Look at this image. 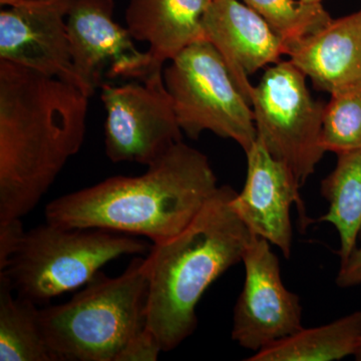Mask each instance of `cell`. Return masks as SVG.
Here are the masks:
<instances>
[{
	"instance_id": "cell-1",
	"label": "cell",
	"mask_w": 361,
	"mask_h": 361,
	"mask_svg": "<svg viewBox=\"0 0 361 361\" xmlns=\"http://www.w3.org/2000/svg\"><path fill=\"white\" fill-rule=\"evenodd\" d=\"M89 99L75 85L0 59V223L32 212L77 155Z\"/></svg>"
},
{
	"instance_id": "cell-2",
	"label": "cell",
	"mask_w": 361,
	"mask_h": 361,
	"mask_svg": "<svg viewBox=\"0 0 361 361\" xmlns=\"http://www.w3.org/2000/svg\"><path fill=\"white\" fill-rule=\"evenodd\" d=\"M218 188L207 156L180 142L141 176L109 178L51 201L45 221L147 237L159 244L183 231Z\"/></svg>"
},
{
	"instance_id": "cell-3",
	"label": "cell",
	"mask_w": 361,
	"mask_h": 361,
	"mask_svg": "<svg viewBox=\"0 0 361 361\" xmlns=\"http://www.w3.org/2000/svg\"><path fill=\"white\" fill-rule=\"evenodd\" d=\"M236 194L231 187L218 188L183 231L147 254V327L161 351L174 350L193 334L202 295L243 259L254 235L233 210Z\"/></svg>"
},
{
	"instance_id": "cell-4",
	"label": "cell",
	"mask_w": 361,
	"mask_h": 361,
	"mask_svg": "<svg viewBox=\"0 0 361 361\" xmlns=\"http://www.w3.org/2000/svg\"><path fill=\"white\" fill-rule=\"evenodd\" d=\"M148 261L137 257L118 277L99 272L68 302L40 310L56 361H118L147 329Z\"/></svg>"
},
{
	"instance_id": "cell-5",
	"label": "cell",
	"mask_w": 361,
	"mask_h": 361,
	"mask_svg": "<svg viewBox=\"0 0 361 361\" xmlns=\"http://www.w3.org/2000/svg\"><path fill=\"white\" fill-rule=\"evenodd\" d=\"M151 248L133 235L45 222L25 232L0 275L21 298L47 302L84 286L114 259L148 254Z\"/></svg>"
},
{
	"instance_id": "cell-6",
	"label": "cell",
	"mask_w": 361,
	"mask_h": 361,
	"mask_svg": "<svg viewBox=\"0 0 361 361\" xmlns=\"http://www.w3.org/2000/svg\"><path fill=\"white\" fill-rule=\"evenodd\" d=\"M180 130L198 140L204 130L231 139L248 152L257 140L254 113L232 80L224 59L208 40L180 51L164 68Z\"/></svg>"
},
{
	"instance_id": "cell-7",
	"label": "cell",
	"mask_w": 361,
	"mask_h": 361,
	"mask_svg": "<svg viewBox=\"0 0 361 361\" xmlns=\"http://www.w3.org/2000/svg\"><path fill=\"white\" fill-rule=\"evenodd\" d=\"M257 139L290 169L302 186L325 153L322 145L325 104L315 101L306 77L290 61L266 70L251 92Z\"/></svg>"
},
{
	"instance_id": "cell-8",
	"label": "cell",
	"mask_w": 361,
	"mask_h": 361,
	"mask_svg": "<svg viewBox=\"0 0 361 361\" xmlns=\"http://www.w3.org/2000/svg\"><path fill=\"white\" fill-rule=\"evenodd\" d=\"M106 111L104 145L114 163L153 165L182 141L163 71L141 82L99 87Z\"/></svg>"
},
{
	"instance_id": "cell-9",
	"label": "cell",
	"mask_w": 361,
	"mask_h": 361,
	"mask_svg": "<svg viewBox=\"0 0 361 361\" xmlns=\"http://www.w3.org/2000/svg\"><path fill=\"white\" fill-rule=\"evenodd\" d=\"M114 0H73L66 32L80 90L89 97L104 78L142 80L151 58L135 45L127 27L114 20Z\"/></svg>"
},
{
	"instance_id": "cell-10",
	"label": "cell",
	"mask_w": 361,
	"mask_h": 361,
	"mask_svg": "<svg viewBox=\"0 0 361 361\" xmlns=\"http://www.w3.org/2000/svg\"><path fill=\"white\" fill-rule=\"evenodd\" d=\"M242 262L245 282L235 306L232 339L257 353L303 329L302 307L284 286L279 259L267 240L252 237Z\"/></svg>"
},
{
	"instance_id": "cell-11",
	"label": "cell",
	"mask_w": 361,
	"mask_h": 361,
	"mask_svg": "<svg viewBox=\"0 0 361 361\" xmlns=\"http://www.w3.org/2000/svg\"><path fill=\"white\" fill-rule=\"evenodd\" d=\"M73 0H0V59L80 84L66 32Z\"/></svg>"
},
{
	"instance_id": "cell-12",
	"label": "cell",
	"mask_w": 361,
	"mask_h": 361,
	"mask_svg": "<svg viewBox=\"0 0 361 361\" xmlns=\"http://www.w3.org/2000/svg\"><path fill=\"white\" fill-rule=\"evenodd\" d=\"M245 154L246 182L241 193L232 199L233 210L252 235L267 240L288 258L293 240L290 209L294 203L301 222H306L299 195L301 186L290 169L271 155L258 139Z\"/></svg>"
},
{
	"instance_id": "cell-13",
	"label": "cell",
	"mask_w": 361,
	"mask_h": 361,
	"mask_svg": "<svg viewBox=\"0 0 361 361\" xmlns=\"http://www.w3.org/2000/svg\"><path fill=\"white\" fill-rule=\"evenodd\" d=\"M204 39L224 59L232 80L251 106L249 77L279 63L285 40L257 11L241 0H213L203 18Z\"/></svg>"
},
{
	"instance_id": "cell-14",
	"label": "cell",
	"mask_w": 361,
	"mask_h": 361,
	"mask_svg": "<svg viewBox=\"0 0 361 361\" xmlns=\"http://www.w3.org/2000/svg\"><path fill=\"white\" fill-rule=\"evenodd\" d=\"M285 56L323 92L332 94L361 82V8L286 40Z\"/></svg>"
},
{
	"instance_id": "cell-15",
	"label": "cell",
	"mask_w": 361,
	"mask_h": 361,
	"mask_svg": "<svg viewBox=\"0 0 361 361\" xmlns=\"http://www.w3.org/2000/svg\"><path fill=\"white\" fill-rule=\"evenodd\" d=\"M213 0H130L126 23L135 40L149 44V75L204 39L203 18Z\"/></svg>"
},
{
	"instance_id": "cell-16",
	"label": "cell",
	"mask_w": 361,
	"mask_h": 361,
	"mask_svg": "<svg viewBox=\"0 0 361 361\" xmlns=\"http://www.w3.org/2000/svg\"><path fill=\"white\" fill-rule=\"evenodd\" d=\"M361 339V311L313 329H301L254 353L248 361H330L353 355Z\"/></svg>"
},
{
	"instance_id": "cell-17",
	"label": "cell",
	"mask_w": 361,
	"mask_h": 361,
	"mask_svg": "<svg viewBox=\"0 0 361 361\" xmlns=\"http://www.w3.org/2000/svg\"><path fill=\"white\" fill-rule=\"evenodd\" d=\"M13 292L8 279L0 275V360L56 361L37 303Z\"/></svg>"
},
{
	"instance_id": "cell-18",
	"label": "cell",
	"mask_w": 361,
	"mask_h": 361,
	"mask_svg": "<svg viewBox=\"0 0 361 361\" xmlns=\"http://www.w3.org/2000/svg\"><path fill=\"white\" fill-rule=\"evenodd\" d=\"M337 156L336 169L322 183V196L330 206L319 221L330 223L338 231V255L344 262L356 248L361 230V149Z\"/></svg>"
},
{
	"instance_id": "cell-19",
	"label": "cell",
	"mask_w": 361,
	"mask_h": 361,
	"mask_svg": "<svg viewBox=\"0 0 361 361\" xmlns=\"http://www.w3.org/2000/svg\"><path fill=\"white\" fill-rule=\"evenodd\" d=\"M330 96L323 116L322 148L337 155L361 149V82Z\"/></svg>"
},
{
	"instance_id": "cell-20",
	"label": "cell",
	"mask_w": 361,
	"mask_h": 361,
	"mask_svg": "<svg viewBox=\"0 0 361 361\" xmlns=\"http://www.w3.org/2000/svg\"><path fill=\"white\" fill-rule=\"evenodd\" d=\"M262 16L285 42L314 32L331 20L322 4L301 0H241Z\"/></svg>"
},
{
	"instance_id": "cell-21",
	"label": "cell",
	"mask_w": 361,
	"mask_h": 361,
	"mask_svg": "<svg viewBox=\"0 0 361 361\" xmlns=\"http://www.w3.org/2000/svg\"><path fill=\"white\" fill-rule=\"evenodd\" d=\"M161 353L158 339L147 327L130 342L118 361H156Z\"/></svg>"
},
{
	"instance_id": "cell-22",
	"label": "cell",
	"mask_w": 361,
	"mask_h": 361,
	"mask_svg": "<svg viewBox=\"0 0 361 361\" xmlns=\"http://www.w3.org/2000/svg\"><path fill=\"white\" fill-rule=\"evenodd\" d=\"M25 232L21 219L0 223V269L8 262Z\"/></svg>"
},
{
	"instance_id": "cell-23",
	"label": "cell",
	"mask_w": 361,
	"mask_h": 361,
	"mask_svg": "<svg viewBox=\"0 0 361 361\" xmlns=\"http://www.w3.org/2000/svg\"><path fill=\"white\" fill-rule=\"evenodd\" d=\"M336 282L342 288L361 284V246L355 248L349 257L341 262Z\"/></svg>"
},
{
	"instance_id": "cell-24",
	"label": "cell",
	"mask_w": 361,
	"mask_h": 361,
	"mask_svg": "<svg viewBox=\"0 0 361 361\" xmlns=\"http://www.w3.org/2000/svg\"><path fill=\"white\" fill-rule=\"evenodd\" d=\"M353 356H355L356 360L361 361V339L360 342H358V345L356 346Z\"/></svg>"
},
{
	"instance_id": "cell-25",
	"label": "cell",
	"mask_w": 361,
	"mask_h": 361,
	"mask_svg": "<svg viewBox=\"0 0 361 361\" xmlns=\"http://www.w3.org/2000/svg\"><path fill=\"white\" fill-rule=\"evenodd\" d=\"M301 1L310 4H322L323 0H301Z\"/></svg>"
}]
</instances>
